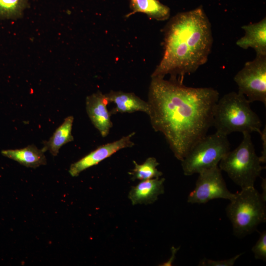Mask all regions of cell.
<instances>
[{
	"mask_svg": "<svg viewBox=\"0 0 266 266\" xmlns=\"http://www.w3.org/2000/svg\"><path fill=\"white\" fill-rule=\"evenodd\" d=\"M218 92L211 87L185 86L182 80L151 78L148 114L153 130L162 133L181 161L213 126Z\"/></svg>",
	"mask_w": 266,
	"mask_h": 266,
	"instance_id": "obj_1",
	"label": "cell"
},
{
	"mask_svg": "<svg viewBox=\"0 0 266 266\" xmlns=\"http://www.w3.org/2000/svg\"><path fill=\"white\" fill-rule=\"evenodd\" d=\"M164 31L163 57L151 78L169 74L181 80L206 63L213 39L211 23L202 6L177 13Z\"/></svg>",
	"mask_w": 266,
	"mask_h": 266,
	"instance_id": "obj_2",
	"label": "cell"
},
{
	"mask_svg": "<svg viewBox=\"0 0 266 266\" xmlns=\"http://www.w3.org/2000/svg\"><path fill=\"white\" fill-rule=\"evenodd\" d=\"M250 103L245 96L235 92L219 99L213 118L216 132L227 136L234 132H257L260 134L262 122L252 109Z\"/></svg>",
	"mask_w": 266,
	"mask_h": 266,
	"instance_id": "obj_3",
	"label": "cell"
},
{
	"mask_svg": "<svg viewBox=\"0 0 266 266\" xmlns=\"http://www.w3.org/2000/svg\"><path fill=\"white\" fill-rule=\"evenodd\" d=\"M230 201L226 212L236 236H245L266 222V201L254 186L242 188Z\"/></svg>",
	"mask_w": 266,
	"mask_h": 266,
	"instance_id": "obj_4",
	"label": "cell"
},
{
	"mask_svg": "<svg viewBox=\"0 0 266 266\" xmlns=\"http://www.w3.org/2000/svg\"><path fill=\"white\" fill-rule=\"evenodd\" d=\"M242 134L243 139L239 145L233 150H230L220 161L218 166L241 189L254 186L264 168L255 152L250 133Z\"/></svg>",
	"mask_w": 266,
	"mask_h": 266,
	"instance_id": "obj_5",
	"label": "cell"
},
{
	"mask_svg": "<svg viewBox=\"0 0 266 266\" xmlns=\"http://www.w3.org/2000/svg\"><path fill=\"white\" fill-rule=\"evenodd\" d=\"M230 151L228 136L216 132L198 142L181 161L185 175L190 176L218 166Z\"/></svg>",
	"mask_w": 266,
	"mask_h": 266,
	"instance_id": "obj_6",
	"label": "cell"
},
{
	"mask_svg": "<svg viewBox=\"0 0 266 266\" xmlns=\"http://www.w3.org/2000/svg\"><path fill=\"white\" fill-rule=\"evenodd\" d=\"M242 94L250 102L260 101L266 105V55H256L246 62L233 78Z\"/></svg>",
	"mask_w": 266,
	"mask_h": 266,
	"instance_id": "obj_7",
	"label": "cell"
},
{
	"mask_svg": "<svg viewBox=\"0 0 266 266\" xmlns=\"http://www.w3.org/2000/svg\"><path fill=\"white\" fill-rule=\"evenodd\" d=\"M219 166L200 173L194 189L189 194L187 202L205 203L214 199L232 200L234 194L227 188Z\"/></svg>",
	"mask_w": 266,
	"mask_h": 266,
	"instance_id": "obj_8",
	"label": "cell"
},
{
	"mask_svg": "<svg viewBox=\"0 0 266 266\" xmlns=\"http://www.w3.org/2000/svg\"><path fill=\"white\" fill-rule=\"evenodd\" d=\"M135 133L133 132L120 139L98 147L78 161L72 164L68 170L70 175L76 177L83 170L98 164L105 159L124 148L134 145L132 138Z\"/></svg>",
	"mask_w": 266,
	"mask_h": 266,
	"instance_id": "obj_9",
	"label": "cell"
},
{
	"mask_svg": "<svg viewBox=\"0 0 266 266\" xmlns=\"http://www.w3.org/2000/svg\"><path fill=\"white\" fill-rule=\"evenodd\" d=\"M109 103L105 94L100 91L92 94L86 99L87 114L93 125L103 137L108 135L113 126L111 114L107 108Z\"/></svg>",
	"mask_w": 266,
	"mask_h": 266,
	"instance_id": "obj_10",
	"label": "cell"
},
{
	"mask_svg": "<svg viewBox=\"0 0 266 266\" xmlns=\"http://www.w3.org/2000/svg\"><path fill=\"white\" fill-rule=\"evenodd\" d=\"M164 178H156L142 180L132 186L129 193V199L133 205L150 204L156 201L158 197L164 193Z\"/></svg>",
	"mask_w": 266,
	"mask_h": 266,
	"instance_id": "obj_11",
	"label": "cell"
},
{
	"mask_svg": "<svg viewBox=\"0 0 266 266\" xmlns=\"http://www.w3.org/2000/svg\"><path fill=\"white\" fill-rule=\"evenodd\" d=\"M241 28L245 34L237 40V46L243 49L252 48L256 55H266V17L257 23L243 25Z\"/></svg>",
	"mask_w": 266,
	"mask_h": 266,
	"instance_id": "obj_12",
	"label": "cell"
},
{
	"mask_svg": "<svg viewBox=\"0 0 266 266\" xmlns=\"http://www.w3.org/2000/svg\"><path fill=\"white\" fill-rule=\"evenodd\" d=\"M109 102H113L115 106L110 112V114L131 113L137 111L149 112V105L147 101L140 99L133 93L110 91L105 94Z\"/></svg>",
	"mask_w": 266,
	"mask_h": 266,
	"instance_id": "obj_13",
	"label": "cell"
},
{
	"mask_svg": "<svg viewBox=\"0 0 266 266\" xmlns=\"http://www.w3.org/2000/svg\"><path fill=\"white\" fill-rule=\"evenodd\" d=\"M45 150L30 145L21 149L3 150L1 154L28 167L36 168L46 164Z\"/></svg>",
	"mask_w": 266,
	"mask_h": 266,
	"instance_id": "obj_14",
	"label": "cell"
},
{
	"mask_svg": "<svg viewBox=\"0 0 266 266\" xmlns=\"http://www.w3.org/2000/svg\"><path fill=\"white\" fill-rule=\"evenodd\" d=\"M131 12L128 17L135 13H142L157 21L166 20L170 16V9L159 0H130Z\"/></svg>",
	"mask_w": 266,
	"mask_h": 266,
	"instance_id": "obj_15",
	"label": "cell"
},
{
	"mask_svg": "<svg viewBox=\"0 0 266 266\" xmlns=\"http://www.w3.org/2000/svg\"><path fill=\"white\" fill-rule=\"evenodd\" d=\"M74 118L69 116L66 118L63 123L55 130L47 141L44 142L43 149L49 150L54 156L58 155L60 149L65 144L73 140L72 128Z\"/></svg>",
	"mask_w": 266,
	"mask_h": 266,
	"instance_id": "obj_16",
	"label": "cell"
},
{
	"mask_svg": "<svg viewBox=\"0 0 266 266\" xmlns=\"http://www.w3.org/2000/svg\"><path fill=\"white\" fill-rule=\"evenodd\" d=\"M134 167L129 172L132 180H145L153 178H160L163 175L162 172L158 170L157 167L159 163L154 157H149L142 164H138L133 161Z\"/></svg>",
	"mask_w": 266,
	"mask_h": 266,
	"instance_id": "obj_17",
	"label": "cell"
},
{
	"mask_svg": "<svg viewBox=\"0 0 266 266\" xmlns=\"http://www.w3.org/2000/svg\"><path fill=\"white\" fill-rule=\"evenodd\" d=\"M29 0H0V18L17 19L21 18L29 6Z\"/></svg>",
	"mask_w": 266,
	"mask_h": 266,
	"instance_id": "obj_18",
	"label": "cell"
},
{
	"mask_svg": "<svg viewBox=\"0 0 266 266\" xmlns=\"http://www.w3.org/2000/svg\"><path fill=\"white\" fill-rule=\"evenodd\" d=\"M254 257L257 260L266 261V232H262L256 244L252 248Z\"/></svg>",
	"mask_w": 266,
	"mask_h": 266,
	"instance_id": "obj_19",
	"label": "cell"
},
{
	"mask_svg": "<svg viewBox=\"0 0 266 266\" xmlns=\"http://www.w3.org/2000/svg\"><path fill=\"white\" fill-rule=\"evenodd\" d=\"M243 253L239 254L228 259L222 260H213L203 258L201 259L199 264V266H233L234 265L236 260Z\"/></svg>",
	"mask_w": 266,
	"mask_h": 266,
	"instance_id": "obj_20",
	"label": "cell"
},
{
	"mask_svg": "<svg viewBox=\"0 0 266 266\" xmlns=\"http://www.w3.org/2000/svg\"><path fill=\"white\" fill-rule=\"evenodd\" d=\"M262 140V154L260 157V160L262 164H265L266 162V126L262 131L260 134Z\"/></svg>",
	"mask_w": 266,
	"mask_h": 266,
	"instance_id": "obj_21",
	"label": "cell"
},
{
	"mask_svg": "<svg viewBox=\"0 0 266 266\" xmlns=\"http://www.w3.org/2000/svg\"><path fill=\"white\" fill-rule=\"evenodd\" d=\"M179 248H174V247H172L171 250H172V256L170 258V259L166 263H165L164 264V265H163V266H170L171 263H172L173 260H174V257H175V254L176 253V252L178 251Z\"/></svg>",
	"mask_w": 266,
	"mask_h": 266,
	"instance_id": "obj_22",
	"label": "cell"
},
{
	"mask_svg": "<svg viewBox=\"0 0 266 266\" xmlns=\"http://www.w3.org/2000/svg\"><path fill=\"white\" fill-rule=\"evenodd\" d=\"M261 186L263 189V192L261 194L263 199L266 201V178H262Z\"/></svg>",
	"mask_w": 266,
	"mask_h": 266,
	"instance_id": "obj_23",
	"label": "cell"
}]
</instances>
